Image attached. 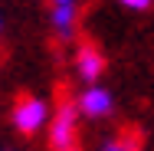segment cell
Segmentation results:
<instances>
[{"label":"cell","instance_id":"1","mask_svg":"<svg viewBox=\"0 0 154 151\" xmlns=\"http://www.w3.org/2000/svg\"><path fill=\"white\" fill-rule=\"evenodd\" d=\"M10 121H13V128H17L20 135H36V131L49 121V105H46V99H39V95H23V99H17V105H13V112H10Z\"/></svg>","mask_w":154,"mask_h":151},{"label":"cell","instance_id":"2","mask_svg":"<svg viewBox=\"0 0 154 151\" xmlns=\"http://www.w3.org/2000/svg\"><path fill=\"white\" fill-rule=\"evenodd\" d=\"M79 105H62L49 118V148L53 151H72L75 148V128H79Z\"/></svg>","mask_w":154,"mask_h":151},{"label":"cell","instance_id":"3","mask_svg":"<svg viewBox=\"0 0 154 151\" xmlns=\"http://www.w3.org/2000/svg\"><path fill=\"white\" fill-rule=\"evenodd\" d=\"M75 105H79V112H82V118H105V115H112V109H115V95L105 89V86H85L82 95L75 99Z\"/></svg>","mask_w":154,"mask_h":151},{"label":"cell","instance_id":"4","mask_svg":"<svg viewBox=\"0 0 154 151\" xmlns=\"http://www.w3.org/2000/svg\"><path fill=\"white\" fill-rule=\"evenodd\" d=\"M75 72H79V79L82 82H98V76L105 72V59H102V53L95 49L92 43H82L79 49H75Z\"/></svg>","mask_w":154,"mask_h":151},{"label":"cell","instance_id":"5","mask_svg":"<svg viewBox=\"0 0 154 151\" xmlns=\"http://www.w3.org/2000/svg\"><path fill=\"white\" fill-rule=\"evenodd\" d=\"M49 23H53L56 36L69 39V36H72V27H75V3H59V7H53Z\"/></svg>","mask_w":154,"mask_h":151},{"label":"cell","instance_id":"6","mask_svg":"<svg viewBox=\"0 0 154 151\" xmlns=\"http://www.w3.org/2000/svg\"><path fill=\"white\" fill-rule=\"evenodd\" d=\"M98 151H138L134 141H125V138H115V141H105Z\"/></svg>","mask_w":154,"mask_h":151},{"label":"cell","instance_id":"7","mask_svg":"<svg viewBox=\"0 0 154 151\" xmlns=\"http://www.w3.org/2000/svg\"><path fill=\"white\" fill-rule=\"evenodd\" d=\"M122 7H128V10H148L151 0H122Z\"/></svg>","mask_w":154,"mask_h":151},{"label":"cell","instance_id":"8","mask_svg":"<svg viewBox=\"0 0 154 151\" xmlns=\"http://www.w3.org/2000/svg\"><path fill=\"white\" fill-rule=\"evenodd\" d=\"M59 3H75V0H53V7H59Z\"/></svg>","mask_w":154,"mask_h":151}]
</instances>
